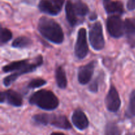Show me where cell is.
I'll return each mask as SVG.
<instances>
[{
  "label": "cell",
  "mask_w": 135,
  "mask_h": 135,
  "mask_svg": "<svg viewBox=\"0 0 135 135\" xmlns=\"http://www.w3.org/2000/svg\"><path fill=\"white\" fill-rule=\"evenodd\" d=\"M43 64V57L38 55L34 59H23V60L13 61L3 66L2 71L4 73L14 72L11 75L4 78L3 80L5 86H9L14 83L20 76L35 71L38 67Z\"/></svg>",
  "instance_id": "cell-1"
},
{
  "label": "cell",
  "mask_w": 135,
  "mask_h": 135,
  "mask_svg": "<svg viewBox=\"0 0 135 135\" xmlns=\"http://www.w3.org/2000/svg\"><path fill=\"white\" fill-rule=\"evenodd\" d=\"M38 30L44 38L55 44H61L64 40L62 28L52 18L41 17L38 21Z\"/></svg>",
  "instance_id": "cell-2"
},
{
  "label": "cell",
  "mask_w": 135,
  "mask_h": 135,
  "mask_svg": "<svg viewBox=\"0 0 135 135\" xmlns=\"http://www.w3.org/2000/svg\"><path fill=\"white\" fill-rule=\"evenodd\" d=\"M29 103L46 111L54 110L59 105V99L54 92L46 89L40 90L33 93L29 98Z\"/></svg>",
  "instance_id": "cell-3"
},
{
  "label": "cell",
  "mask_w": 135,
  "mask_h": 135,
  "mask_svg": "<svg viewBox=\"0 0 135 135\" xmlns=\"http://www.w3.org/2000/svg\"><path fill=\"white\" fill-rule=\"evenodd\" d=\"M32 119L34 122L39 125H51L55 127L65 130H69L72 128V125L68 119L63 115L39 113L34 115Z\"/></svg>",
  "instance_id": "cell-4"
},
{
  "label": "cell",
  "mask_w": 135,
  "mask_h": 135,
  "mask_svg": "<svg viewBox=\"0 0 135 135\" xmlns=\"http://www.w3.org/2000/svg\"><path fill=\"white\" fill-rule=\"evenodd\" d=\"M89 41L92 48L96 51H100L104 48L105 40L102 25L100 22H95L90 27Z\"/></svg>",
  "instance_id": "cell-5"
},
{
  "label": "cell",
  "mask_w": 135,
  "mask_h": 135,
  "mask_svg": "<svg viewBox=\"0 0 135 135\" xmlns=\"http://www.w3.org/2000/svg\"><path fill=\"white\" fill-rule=\"evenodd\" d=\"M106 27L109 35L114 38H119L125 34L124 22L119 15H113L107 18Z\"/></svg>",
  "instance_id": "cell-6"
},
{
  "label": "cell",
  "mask_w": 135,
  "mask_h": 135,
  "mask_svg": "<svg viewBox=\"0 0 135 135\" xmlns=\"http://www.w3.org/2000/svg\"><path fill=\"white\" fill-rule=\"evenodd\" d=\"M88 51L86 30L84 28H81L78 31L77 38L75 46V55L78 59H83L88 55Z\"/></svg>",
  "instance_id": "cell-7"
},
{
  "label": "cell",
  "mask_w": 135,
  "mask_h": 135,
  "mask_svg": "<svg viewBox=\"0 0 135 135\" xmlns=\"http://www.w3.org/2000/svg\"><path fill=\"white\" fill-rule=\"evenodd\" d=\"M105 106L109 112L115 113L121 107V102L117 89L113 85H111L109 92L105 99Z\"/></svg>",
  "instance_id": "cell-8"
},
{
  "label": "cell",
  "mask_w": 135,
  "mask_h": 135,
  "mask_svg": "<svg viewBox=\"0 0 135 135\" xmlns=\"http://www.w3.org/2000/svg\"><path fill=\"white\" fill-rule=\"evenodd\" d=\"M0 102L1 104L7 103L14 107H21L23 104V100L19 93L13 90H8L1 92Z\"/></svg>",
  "instance_id": "cell-9"
},
{
  "label": "cell",
  "mask_w": 135,
  "mask_h": 135,
  "mask_svg": "<svg viewBox=\"0 0 135 135\" xmlns=\"http://www.w3.org/2000/svg\"><path fill=\"white\" fill-rule=\"evenodd\" d=\"M96 63V61H92L79 68L78 71V80L80 84L85 85L90 81L93 76Z\"/></svg>",
  "instance_id": "cell-10"
},
{
  "label": "cell",
  "mask_w": 135,
  "mask_h": 135,
  "mask_svg": "<svg viewBox=\"0 0 135 135\" xmlns=\"http://www.w3.org/2000/svg\"><path fill=\"white\" fill-rule=\"evenodd\" d=\"M72 122L79 130L83 131L88 127L89 121L85 113L81 109H76L72 115Z\"/></svg>",
  "instance_id": "cell-11"
},
{
  "label": "cell",
  "mask_w": 135,
  "mask_h": 135,
  "mask_svg": "<svg viewBox=\"0 0 135 135\" xmlns=\"http://www.w3.org/2000/svg\"><path fill=\"white\" fill-rule=\"evenodd\" d=\"M38 9L42 13L52 16L57 15L62 9L52 0H41L38 4Z\"/></svg>",
  "instance_id": "cell-12"
},
{
  "label": "cell",
  "mask_w": 135,
  "mask_h": 135,
  "mask_svg": "<svg viewBox=\"0 0 135 135\" xmlns=\"http://www.w3.org/2000/svg\"><path fill=\"white\" fill-rule=\"evenodd\" d=\"M104 9L108 14H113L121 15L123 14V4L120 1H112V0H104Z\"/></svg>",
  "instance_id": "cell-13"
},
{
  "label": "cell",
  "mask_w": 135,
  "mask_h": 135,
  "mask_svg": "<svg viewBox=\"0 0 135 135\" xmlns=\"http://www.w3.org/2000/svg\"><path fill=\"white\" fill-rule=\"evenodd\" d=\"M125 34L128 44L131 47H135V20L126 18L124 21Z\"/></svg>",
  "instance_id": "cell-14"
},
{
  "label": "cell",
  "mask_w": 135,
  "mask_h": 135,
  "mask_svg": "<svg viewBox=\"0 0 135 135\" xmlns=\"http://www.w3.org/2000/svg\"><path fill=\"white\" fill-rule=\"evenodd\" d=\"M65 13L67 20L71 26H75L79 22L77 15L74 9L73 4L71 0H68L65 5Z\"/></svg>",
  "instance_id": "cell-15"
},
{
  "label": "cell",
  "mask_w": 135,
  "mask_h": 135,
  "mask_svg": "<svg viewBox=\"0 0 135 135\" xmlns=\"http://www.w3.org/2000/svg\"><path fill=\"white\" fill-rule=\"evenodd\" d=\"M55 80L57 84L61 89H65L67 86V79L65 72L61 66L57 67L55 70Z\"/></svg>",
  "instance_id": "cell-16"
},
{
  "label": "cell",
  "mask_w": 135,
  "mask_h": 135,
  "mask_svg": "<svg viewBox=\"0 0 135 135\" xmlns=\"http://www.w3.org/2000/svg\"><path fill=\"white\" fill-rule=\"evenodd\" d=\"M73 4L77 17L79 16L80 17H84L89 13L88 7L81 0H75L74 2H73Z\"/></svg>",
  "instance_id": "cell-17"
},
{
  "label": "cell",
  "mask_w": 135,
  "mask_h": 135,
  "mask_svg": "<svg viewBox=\"0 0 135 135\" xmlns=\"http://www.w3.org/2000/svg\"><path fill=\"white\" fill-rule=\"evenodd\" d=\"M32 41L30 38L26 36H19L14 40L12 43V47L15 48L23 49L31 46Z\"/></svg>",
  "instance_id": "cell-18"
},
{
  "label": "cell",
  "mask_w": 135,
  "mask_h": 135,
  "mask_svg": "<svg viewBox=\"0 0 135 135\" xmlns=\"http://www.w3.org/2000/svg\"><path fill=\"white\" fill-rule=\"evenodd\" d=\"M105 135H121V129L118 125L113 122H109L105 127Z\"/></svg>",
  "instance_id": "cell-19"
},
{
  "label": "cell",
  "mask_w": 135,
  "mask_h": 135,
  "mask_svg": "<svg viewBox=\"0 0 135 135\" xmlns=\"http://www.w3.org/2000/svg\"><path fill=\"white\" fill-rule=\"evenodd\" d=\"M126 116L128 118H132L135 116V90L131 93L129 106L126 112Z\"/></svg>",
  "instance_id": "cell-20"
},
{
  "label": "cell",
  "mask_w": 135,
  "mask_h": 135,
  "mask_svg": "<svg viewBox=\"0 0 135 135\" xmlns=\"http://www.w3.org/2000/svg\"><path fill=\"white\" fill-rule=\"evenodd\" d=\"M12 37H13V34L10 30L6 28L1 27V36H0V42H1V46L7 43L9 40L12 39Z\"/></svg>",
  "instance_id": "cell-21"
},
{
  "label": "cell",
  "mask_w": 135,
  "mask_h": 135,
  "mask_svg": "<svg viewBox=\"0 0 135 135\" xmlns=\"http://www.w3.org/2000/svg\"><path fill=\"white\" fill-rule=\"evenodd\" d=\"M47 82L46 80L43 79H40V78H38V79H34L28 83V88H30V89H34V88H40V87L46 85Z\"/></svg>",
  "instance_id": "cell-22"
},
{
  "label": "cell",
  "mask_w": 135,
  "mask_h": 135,
  "mask_svg": "<svg viewBox=\"0 0 135 135\" xmlns=\"http://www.w3.org/2000/svg\"><path fill=\"white\" fill-rule=\"evenodd\" d=\"M99 88V81L98 78H96L89 86V90L92 93H96L98 91Z\"/></svg>",
  "instance_id": "cell-23"
},
{
  "label": "cell",
  "mask_w": 135,
  "mask_h": 135,
  "mask_svg": "<svg viewBox=\"0 0 135 135\" xmlns=\"http://www.w3.org/2000/svg\"><path fill=\"white\" fill-rule=\"evenodd\" d=\"M127 7L129 11H133L135 9V0H128Z\"/></svg>",
  "instance_id": "cell-24"
},
{
  "label": "cell",
  "mask_w": 135,
  "mask_h": 135,
  "mask_svg": "<svg viewBox=\"0 0 135 135\" xmlns=\"http://www.w3.org/2000/svg\"><path fill=\"white\" fill-rule=\"evenodd\" d=\"M52 1H54V2L56 4L58 7H59L61 9H62L63 3H64V2H65V0H52Z\"/></svg>",
  "instance_id": "cell-25"
},
{
  "label": "cell",
  "mask_w": 135,
  "mask_h": 135,
  "mask_svg": "<svg viewBox=\"0 0 135 135\" xmlns=\"http://www.w3.org/2000/svg\"><path fill=\"white\" fill-rule=\"evenodd\" d=\"M98 18V16H97V14H96V13H92L89 16V19L90 20V21H95V20L97 19Z\"/></svg>",
  "instance_id": "cell-26"
},
{
  "label": "cell",
  "mask_w": 135,
  "mask_h": 135,
  "mask_svg": "<svg viewBox=\"0 0 135 135\" xmlns=\"http://www.w3.org/2000/svg\"><path fill=\"white\" fill-rule=\"evenodd\" d=\"M50 135H65V134L61 133H53Z\"/></svg>",
  "instance_id": "cell-27"
}]
</instances>
